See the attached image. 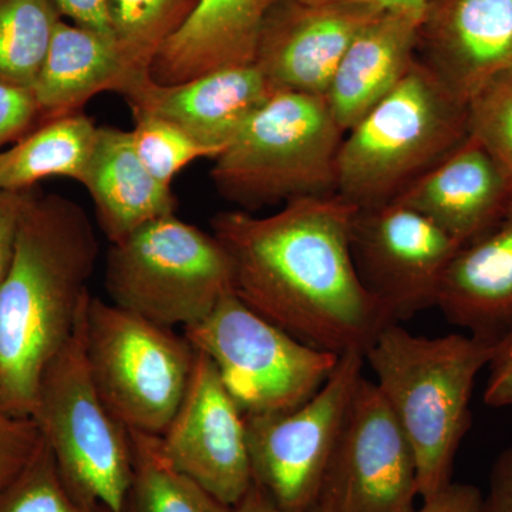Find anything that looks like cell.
Returning a JSON list of instances; mask_svg holds the SVG:
<instances>
[{"label":"cell","mask_w":512,"mask_h":512,"mask_svg":"<svg viewBox=\"0 0 512 512\" xmlns=\"http://www.w3.org/2000/svg\"><path fill=\"white\" fill-rule=\"evenodd\" d=\"M357 208L339 195L298 198L275 214L225 211L212 234L231 259L234 293L312 348L365 356L393 322L357 274Z\"/></svg>","instance_id":"6da1fadb"},{"label":"cell","mask_w":512,"mask_h":512,"mask_svg":"<svg viewBox=\"0 0 512 512\" xmlns=\"http://www.w3.org/2000/svg\"><path fill=\"white\" fill-rule=\"evenodd\" d=\"M99 242L86 211L33 191L20 215L0 286V410L30 419L46 367L66 346L92 298Z\"/></svg>","instance_id":"7a4b0ae2"},{"label":"cell","mask_w":512,"mask_h":512,"mask_svg":"<svg viewBox=\"0 0 512 512\" xmlns=\"http://www.w3.org/2000/svg\"><path fill=\"white\" fill-rule=\"evenodd\" d=\"M494 345L470 333L426 338L390 323L363 356L413 448L423 501L453 483L474 384Z\"/></svg>","instance_id":"3957f363"},{"label":"cell","mask_w":512,"mask_h":512,"mask_svg":"<svg viewBox=\"0 0 512 512\" xmlns=\"http://www.w3.org/2000/svg\"><path fill=\"white\" fill-rule=\"evenodd\" d=\"M467 137L466 106L419 60L346 131L336 195L356 208L396 200Z\"/></svg>","instance_id":"277c9868"},{"label":"cell","mask_w":512,"mask_h":512,"mask_svg":"<svg viewBox=\"0 0 512 512\" xmlns=\"http://www.w3.org/2000/svg\"><path fill=\"white\" fill-rule=\"evenodd\" d=\"M343 137L325 97L275 92L215 158L211 178L247 211L333 195Z\"/></svg>","instance_id":"5b68a950"},{"label":"cell","mask_w":512,"mask_h":512,"mask_svg":"<svg viewBox=\"0 0 512 512\" xmlns=\"http://www.w3.org/2000/svg\"><path fill=\"white\" fill-rule=\"evenodd\" d=\"M86 308L72 338L43 372L30 419L74 493L110 512H126L133 441L130 430L101 399L90 372Z\"/></svg>","instance_id":"8992f818"},{"label":"cell","mask_w":512,"mask_h":512,"mask_svg":"<svg viewBox=\"0 0 512 512\" xmlns=\"http://www.w3.org/2000/svg\"><path fill=\"white\" fill-rule=\"evenodd\" d=\"M106 291L120 308L165 328L185 329L234 293V272L214 234L174 214L111 244Z\"/></svg>","instance_id":"52a82bcc"},{"label":"cell","mask_w":512,"mask_h":512,"mask_svg":"<svg viewBox=\"0 0 512 512\" xmlns=\"http://www.w3.org/2000/svg\"><path fill=\"white\" fill-rule=\"evenodd\" d=\"M84 340L94 383L111 413L130 431L163 436L194 369L197 352L187 338L92 296Z\"/></svg>","instance_id":"ba28073f"},{"label":"cell","mask_w":512,"mask_h":512,"mask_svg":"<svg viewBox=\"0 0 512 512\" xmlns=\"http://www.w3.org/2000/svg\"><path fill=\"white\" fill-rule=\"evenodd\" d=\"M184 336L210 357L245 417L298 409L328 382L340 359L278 328L235 293L185 328Z\"/></svg>","instance_id":"9c48e42d"},{"label":"cell","mask_w":512,"mask_h":512,"mask_svg":"<svg viewBox=\"0 0 512 512\" xmlns=\"http://www.w3.org/2000/svg\"><path fill=\"white\" fill-rule=\"evenodd\" d=\"M365 369L359 353L340 356L335 372L298 409L245 417L252 484L286 512H312L338 453Z\"/></svg>","instance_id":"30bf717a"},{"label":"cell","mask_w":512,"mask_h":512,"mask_svg":"<svg viewBox=\"0 0 512 512\" xmlns=\"http://www.w3.org/2000/svg\"><path fill=\"white\" fill-rule=\"evenodd\" d=\"M461 245L399 201L357 208L352 254L357 274L393 322L437 308L441 282Z\"/></svg>","instance_id":"8fae6325"},{"label":"cell","mask_w":512,"mask_h":512,"mask_svg":"<svg viewBox=\"0 0 512 512\" xmlns=\"http://www.w3.org/2000/svg\"><path fill=\"white\" fill-rule=\"evenodd\" d=\"M413 448L379 387L360 380L316 512H416Z\"/></svg>","instance_id":"7c38bea8"},{"label":"cell","mask_w":512,"mask_h":512,"mask_svg":"<svg viewBox=\"0 0 512 512\" xmlns=\"http://www.w3.org/2000/svg\"><path fill=\"white\" fill-rule=\"evenodd\" d=\"M158 439L168 463L222 503L237 507L251 488L247 419L204 353L195 355L183 402Z\"/></svg>","instance_id":"4fadbf2b"},{"label":"cell","mask_w":512,"mask_h":512,"mask_svg":"<svg viewBox=\"0 0 512 512\" xmlns=\"http://www.w3.org/2000/svg\"><path fill=\"white\" fill-rule=\"evenodd\" d=\"M383 10L313 0H279L262 26L255 66L274 92L325 97L360 30Z\"/></svg>","instance_id":"5bb4252c"},{"label":"cell","mask_w":512,"mask_h":512,"mask_svg":"<svg viewBox=\"0 0 512 512\" xmlns=\"http://www.w3.org/2000/svg\"><path fill=\"white\" fill-rule=\"evenodd\" d=\"M416 59L466 106L512 73V0H429Z\"/></svg>","instance_id":"9a60e30c"},{"label":"cell","mask_w":512,"mask_h":512,"mask_svg":"<svg viewBox=\"0 0 512 512\" xmlns=\"http://www.w3.org/2000/svg\"><path fill=\"white\" fill-rule=\"evenodd\" d=\"M274 93L261 70L255 64H245L177 84L156 83L150 76L121 96L133 117L168 121L202 146L222 153Z\"/></svg>","instance_id":"2e32d148"},{"label":"cell","mask_w":512,"mask_h":512,"mask_svg":"<svg viewBox=\"0 0 512 512\" xmlns=\"http://www.w3.org/2000/svg\"><path fill=\"white\" fill-rule=\"evenodd\" d=\"M426 215L461 247L483 235L512 205V180L473 137L420 175L396 200Z\"/></svg>","instance_id":"e0dca14e"},{"label":"cell","mask_w":512,"mask_h":512,"mask_svg":"<svg viewBox=\"0 0 512 512\" xmlns=\"http://www.w3.org/2000/svg\"><path fill=\"white\" fill-rule=\"evenodd\" d=\"M437 308L451 325L491 343L512 328V205L497 224L458 249Z\"/></svg>","instance_id":"ac0fdd59"},{"label":"cell","mask_w":512,"mask_h":512,"mask_svg":"<svg viewBox=\"0 0 512 512\" xmlns=\"http://www.w3.org/2000/svg\"><path fill=\"white\" fill-rule=\"evenodd\" d=\"M423 9L383 10L360 30L325 94L333 117L349 131L387 96L416 60Z\"/></svg>","instance_id":"d6986e66"},{"label":"cell","mask_w":512,"mask_h":512,"mask_svg":"<svg viewBox=\"0 0 512 512\" xmlns=\"http://www.w3.org/2000/svg\"><path fill=\"white\" fill-rule=\"evenodd\" d=\"M279 0H200L183 29L165 43L151 79L177 84L225 67L254 64L262 26Z\"/></svg>","instance_id":"ffe728a7"},{"label":"cell","mask_w":512,"mask_h":512,"mask_svg":"<svg viewBox=\"0 0 512 512\" xmlns=\"http://www.w3.org/2000/svg\"><path fill=\"white\" fill-rule=\"evenodd\" d=\"M82 184L111 244L177 210L171 185L160 183L141 163L131 131L99 127Z\"/></svg>","instance_id":"44dd1931"},{"label":"cell","mask_w":512,"mask_h":512,"mask_svg":"<svg viewBox=\"0 0 512 512\" xmlns=\"http://www.w3.org/2000/svg\"><path fill=\"white\" fill-rule=\"evenodd\" d=\"M131 82L113 39L62 19L32 90L39 124L79 113L96 94H123Z\"/></svg>","instance_id":"7402d4cb"},{"label":"cell","mask_w":512,"mask_h":512,"mask_svg":"<svg viewBox=\"0 0 512 512\" xmlns=\"http://www.w3.org/2000/svg\"><path fill=\"white\" fill-rule=\"evenodd\" d=\"M97 130L93 119L80 111L40 123L15 146L0 151V190H32L47 177L82 184Z\"/></svg>","instance_id":"603a6c76"},{"label":"cell","mask_w":512,"mask_h":512,"mask_svg":"<svg viewBox=\"0 0 512 512\" xmlns=\"http://www.w3.org/2000/svg\"><path fill=\"white\" fill-rule=\"evenodd\" d=\"M133 480L126 512H237L175 470L163 456L158 436L130 431Z\"/></svg>","instance_id":"cb8c5ba5"},{"label":"cell","mask_w":512,"mask_h":512,"mask_svg":"<svg viewBox=\"0 0 512 512\" xmlns=\"http://www.w3.org/2000/svg\"><path fill=\"white\" fill-rule=\"evenodd\" d=\"M198 2L200 0H110L114 43L131 74V84L151 76V66L158 53L184 28Z\"/></svg>","instance_id":"d4e9b609"},{"label":"cell","mask_w":512,"mask_h":512,"mask_svg":"<svg viewBox=\"0 0 512 512\" xmlns=\"http://www.w3.org/2000/svg\"><path fill=\"white\" fill-rule=\"evenodd\" d=\"M62 19L53 0H0V82L32 93Z\"/></svg>","instance_id":"484cf974"},{"label":"cell","mask_w":512,"mask_h":512,"mask_svg":"<svg viewBox=\"0 0 512 512\" xmlns=\"http://www.w3.org/2000/svg\"><path fill=\"white\" fill-rule=\"evenodd\" d=\"M0 512H110L74 493L45 440L18 473L0 485Z\"/></svg>","instance_id":"4316f807"},{"label":"cell","mask_w":512,"mask_h":512,"mask_svg":"<svg viewBox=\"0 0 512 512\" xmlns=\"http://www.w3.org/2000/svg\"><path fill=\"white\" fill-rule=\"evenodd\" d=\"M131 130L134 148L141 163L160 183L171 185L175 175L201 158L215 160L221 151L202 146L168 121L153 116L134 117Z\"/></svg>","instance_id":"83f0119b"},{"label":"cell","mask_w":512,"mask_h":512,"mask_svg":"<svg viewBox=\"0 0 512 512\" xmlns=\"http://www.w3.org/2000/svg\"><path fill=\"white\" fill-rule=\"evenodd\" d=\"M467 134L512 180V73L488 84L466 104Z\"/></svg>","instance_id":"f1b7e54d"},{"label":"cell","mask_w":512,"mask_h":512,"mask_svg":"<svg viewBox=\"0 0 512 512\" xmlns=\"http://www.w3.org/2000/svg\"><path fill=\"white\" fill-rule=\"evenodd\" d=\"M42 436L32 419H18L0 410V485L25 466Z\"/></svg>","instance_id":"f546056e"},{"label":"cell","mask_w":512,"mask_h":512,"mask_svg":"<svg viewBox=\"0 0 512 512\" xmlns=\"http://www.w3.org/2000/svg\"><path fill=\"white\" fill-rule=\"evenodd\" d=\"M39 124L33 94L0 82V147L18 141Z\"/></svg>","instance_id":"4dcf8cb0"},{"label":"cell","mask_w":512,"mask_h":512,"mask_svg":"<svg viewBox=\"0 0 512 512\" xmlns=\"http://www.w3.org/2000/svg\"><path fill=\"white\" fill-rule=\"evenodd\" d=\"M487 369L484 403L494 409L512 407V328L495 343Z\"/></svg>","instance_id":"1f68e13d"},{"label":"cell","mask_w":512,"mask_h":512,"mask_svg":"<svg viewBox=\"0 0 512 512\" xmlns=\"http://www.w3.org/2000/svg\"><path fill=\"white\" fill-rule=\"evenodd\" d=\"M33 191L35 188L25 191L0 190V286L5 281L12 262L20 215Z\"/></svg>","instance_id":"d6a6232c"},{"label":"cell","mask_w":512,"mask_h":512,"mask_svg":"<svg viewBox=\"0 0 512 512\" xmlns=\"http://www.w3.org/2000/svg\"><path fill=\"white\" fill-rule=\"evenodd\" d=\"M63 19L114 40L110 0H53Z\"/></svg>","instance_id":"836d02e7"},{"label":"cell","mask_w":512,"mask_h":512,"mask_svg":"<svg viewBox=\"0 0 512 512\" xmlns=\"http://www.w3.org/2000/svg\"><path fill=\"white\" fill-rule=\"evenodd\" d=\"M480 512H512V447L495 460Z\"/></svg>","instance_id":"e575fe53"},{"label":"cell","mask_w":512,"mask_h":512,"mask_svg":"<svg viewBox=\"0 0 512 512\" xmlns=\"http://www.w3.org/2000/svg\"><path fill=\"white\" fill-rule=\"evenodd\" d=\"M483 493L473 484L451 483L446 488L424 500L416 512H480Z\"/></svg>","instance_id":"d590c367"},{"label":"cell","mask_w":512,"mask_h":512,"mask_svg":"<svg viewBox=\"0 0 512 512\" xmlns=\"http://www.w3.org/2000/svg\"><path fill=\"white\" fill-rule=\"evenodd\" d=\"M237 512H286L276 507L256 485L252 484L245 497L239 501ZM316 512V511H312Z\"/></svg>","instance_id":"8d00e7d4"},{"label":"cell","mask_w":512,"mask_h":512,"mask_svg":"<svg viewBox=\"0 0 512 512\" xmlns=\"http://www.w3.org/2000/svg\"><path fill=\"white\" fill-rule=\"evenodd\" d=\"M313 2H340L353 5L369 6L380 10L423 9L429 0H313Z\"/></svg>","instance_id":"74e56055"}]
</instances>
